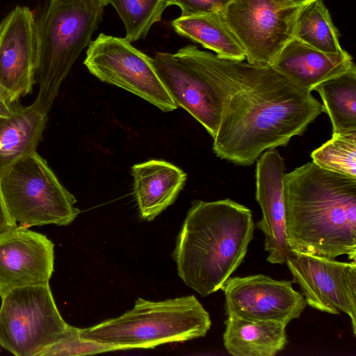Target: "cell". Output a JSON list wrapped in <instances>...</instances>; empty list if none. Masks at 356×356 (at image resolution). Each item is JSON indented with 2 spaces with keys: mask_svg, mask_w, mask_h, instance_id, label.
<instances>
[{
  "mask_svg": "<svg viewBox=\"0 0 356 356\" xmlns=\"http://www.w3.org/2000/svg\"><path fill=\"white\" fill-rule=\"evenodd\" d=\"M48 113L32 104L14 103L11 115L0 118V176L13 163L36 152L42 140Z\"/></svg>",
  "mask_w": 356,
  "mask_h": 356,
  "instance_id": "18",
  "label": "cell"
},
{
  "mask_svg": "<svg viewBox=\"0 0 356 356\" xmlns=\"http://www.w3.org/2000/svg\"><path fill=\"white\" fill-rule=\"evenodd\" d=\"M37 58L33 14L28 7L17 6L0 24V86L13 102L31 92Z\"/></svg>",
  "mask_w": 356,
  "mask_h": 356,
  "instance_id": "13",
  "label": "cell"
},
{
  "mask_svg": "<svg viewBox=\"0 0 356 356\" xmlns=\"http://www.w3.org/2000/svg\"><path fill=\"white\" fill-rule=\"evenodd\" d=\"M284 170V159L275 149L266 150L257 162L256 200L262 212L257 227L265 236L267 261L273 264L286 263L291 252L286 237Z\"/></svg>",
  "mask_w": 356,
  "mask_h": 356,
  "instance_id": "15",
  "label": "cell"
},
{
  "mask_svg": "<svg viewBox=\"0 0 356 356\" xmlns=\"http://www.w3.org/2000/svg\"><path fill=\"white\" fill-rule=\"evenodd\" d=\"M172 26L178 34L200 43L214 51L218 57L240 61L245 60V51L222 14L180 16L172 22Z\"/></svg>",
  "mask_w": 356,
  "mask_h": 356,
  "instance_id": "20",
  "label": "cell"
},
{
  "mask_svg": "<svg viewBox=\"0 0 356 356\" xmlns=\"http://www.w3.org/2000/svg\"><path fill=\"white\" fill-rule=\"evenodd\" d=\"M211 325L209 313L194 296L157 302L138 298L131 310L92 327L80 328V334L124 350L202 337Z\"/></svg>",
  "mask_w": 356,
  "mask_h": 356,
  "instance_id": "5",
  "label": "cell"
},
{
  "mask_svg": "<svg viewBox=\"0 0 356 356\" xmlns=\"http://www.w3.org/2000/svg\"><path fill=\"white\" fill-rule=\"evenodd\" d=\"M294 37L307 44L328 53L343 51L339 33L323 0L301 8Z\"/></svg>",
  "mask_w": 356,
  "mask_h": 356,
  "instance_id": "22",
  "label": "cell"
},
{
  "mask_svg": "<svg viewBox=\"0 0 356 356\" xmlns=\"http://www.w3.org/2000/svg\"><path fill=\"white\" fill-rule=\"evenodd\" d=\"M291 252L356 261V179L308 162L285 173Z\"/></svg>",
  "mask_w": 356,
  "mask_h": 356,
  "instance_id": "2",
  "label": "cell"
},
{
  "mask_svg": "<svg viewBox=\"0 0 356 356\" xmlns=\"http://www.w3.org/2000/svg\"><path fill=\"white\" fill-rule=\"evenodd\" d=\"M49 284L14 289L1 298L0 346L16 356H40L70 331Z\"/></svg>",
  "mask_w": 356,
  "mask_h": 356,
  "instance_id": "8",
  "label": "cell"
},
{
  "mask_svg": "<svg viewBox=\"0 0 356 356\" xmlns=\"http://www.w3.org/2000/svg\"><path fill=\"white\" fill-rule=\"evenodd\" d=\"M291 3L299 6V7H303L306 6L308 3H310L313 1H317V0H286Z\"/></svg>",
  "mask_w": 356,
  "mask_h": 356,
  "instance_id": "29",
  "label": "cell"
},
{
  "mask_svg": "<svg viewBox=\"0 0 356 356\" xmlns=\"http://www.w3.org/2000/svg\"><path fill=\"white\" fill-rule=\"evenodd\" d=\"M254 229L251 210L232 200L193 202L172 254L179 276L203 297L222 289L243 262Z\"/></svg>",
  "mask_w": 356,
  "mask_h": 356,
  "instance_id": "3",
  "label": "cell"
},
{
  "mask_svg": "<svg viewBox=\"0 0 356 356\" xmlns=\"http://www.w3.org/2000/svg\"><path fill=\"white\" fill-rule=\"evenodd\" d=\"M107 0H48L36 23L38 58L34 104L49 113L60 86L102 19Z\"/></svg>",
  "mask_w": 356,
  "mask_h": 356,
  "instance_id": "4",
  "label": "cell"
},
{
  "mask_svg": "<svg viewBox=\"0 0 356 356\" xmlns=\"http://www.w3.org/2000/svg\"><path fill=\"white\" fill-rule=\"evenodd\" d=\"M223 343L233 356H274L286 346V326L270 321H252L228 315Z\"/></svg>",
  "mask_w": 356,
  "mask_h": 356,
  "instance_id": "19",
  "label": "cell"
},
{
  "mask_svg": "<svg viewBox=\"0 0 356 356\" xmlns=\"http://www.w3.org/2000/svg\"><path fill=\"white\" fill-rule=\"evenodd\" d=\"M17 225L10 218L0 191V234Z\"/></svg>",
  "mask_w": 356,
  "mask_h": 356,
  "instance_id": "28",
  "label": "cell"
},
{
  "mask_svg": "<svg viewBox=\"0 0 356 356\" xmlns=\"http://www.w3.org/2000/svg\"><path fill=\"white\" fill-rule=\"evenodd\" d=\"M353 64L352 56L346 50L325 52L293 37L270 67L299 88L312 92L318 85L345 72Z\"/></svg>",
  "mask_w": 356,
  "mask_h": 356,
  "instance_id": "16",
  "label": "cell"
},
{
  "mask_svg": "<svg viewBox=\"0 0 356 356\" xmlns=\"http://www.w3.org/2000/svg\"><path fill=\"white\" fill-rule=\"evenodd\" d=\"M83 63L101 81L134 93L163 112L178 107L157 74L152 58L125 38L100 33L89 44Z\"/></svg>",
  "mask_w": 356,
  "mask_h": 356,
  "instance_id": "10",
  "label": "cell"
},
{
  "mask_svg": "<svg viewBox=\"0 0 356 356\" xmlns=\"http://www.w3.org/2000/svg\"><path fill=\"white\" fill-rule=\"evenodd\" d=\"M131 174L140 215L148 221L175 201L187 179L182 170L163 160L135 164Z\"/></svg>",
  "mask_w": 356,
  "mask_h": 356,
  "instance_id": "17",
  "label": "cell"
},
{
  "mask_svg": "<svg viewBox=\"0 0 356 356\" xmlns=\"http://www.w3.org/2000/svg\"><path fill=\"white\" fill-rule=\"evenodd\" d=\"M222 289L226 314L248 321L286 325L301 315L307 305L291 282L276 280L262 274L229 277Z\"/></svg>",
  "mask_w": 356,
  "mask_h": 356,
  "instance_id": "12",
  "label": "cell"
},
{
  "mask_svg": "<svg viewBox=\"0 0 356 356\" xmlns=\"http://www.w3.org/2000/svg\"><path fill=\"white\" fill-rule=\"evenodd\" d=\"M54 244L41 233L16 225L0 234V297L19 287L49 284Z\"/></svg>",
  "mask_w": 356,
  "mask_h": 356,
  "instance_id": "14",
  "label": "cell"
},
{
  "mask_svg": "<svg viewBox=\"0 0 356 356\" xmlns=\"http://www.w3.org/2000/svg\"><path fill=\"white\" fill-rule=\"evenodd\" d=\"M0 191L17 225H67L80 213L74 196L36 152L18 159L1 174Z\"/></svg>",
  "mask_w": 356,
  "mask_h": 356,
  "instance_id": "7",
  "label": "cell"
},
{
  "mask_svg": "<svg viewBox=\"0 0 356 356\" xmlns=\"http://www.w3.org/2000/svg\"><path fill=\"white\" fill-rule=\"evenodd\" d=\"M213 150L221 159L250 165L266 150L302 135L323 105L270 66L234 63Z\"/></svg>",
  "mask_w": 356,
  "mask_h": 356,
  "instance_id": "1",
  "label": "cell"
},
{
  "mask_svg": "<svg viewBox=\"0 0 356 356\" xmlns=\"http://www.w3.org/2000/svg\"><path fill=\"white\" fill-rule=\"evenodd\" d=\"M152 62L177 106L191 114L213 138L226 99L229 59L190 44L175 54L158 52Z\"/></svg>",
  "mask_w": 356,
  "mask_h": 356,
  "instance_id": "6",
  "label": "cell"
},
{
  "mask_svg": "<svg viewBox=\"0 0 356 356\" xmlns=\"http://www.w3.org/2000/svg\"><path fill=\"white\" fill-rule=\"evenodd\" d=\"M111 4L126 29L129 42L144 39L149 29L161 19L166 0H107Z\"/></svg>",
  "mask_w": 356,
  "mask_h": 356,
  "instance_id": "23",
  "label": "cell"
},
{
  "mask_svg": "<svg viewBox=\"0 0 356 356\" xmlns=\"http://www.w3.org/2000/svg\"><path fill=\"white\" fill-rule=\"evenodd\" d=\"M14 103L6 92L0 86V118L11 115L14 110Z\"/></svg>",
  "mask_w": 356,
  "mask_h": 356,
  "instance_id": "27",
  "label": "cell"
},
{
  "mask_svg": "<svg viewBox=\"0 0 356 356\" xmlns=\"http://www.w3.org/2000/svg\"><path fill=\"white\" fill-rule=\"evenodd\" d=\"M123 350L120 346L83 338L80 328L72 326L70 332L60 341L44 350L40 356L88 355Z\"/></svg>",
  "mask_w": 356,
  "mask_h": 356,
  "instance_id": "25",
  "label": "cell"
},
{
  "mask_svg": "<svg viewBox=\"0 0 356 356\" xmlns=\"http://www.w3.org/2000/svg\"><path fill=\"white\" fill-rule=\"evenodd\" d=\"M311 157L324 170L356 179V131L332 134Z\"/></svg>",
  "mask_w": 356,
  "mask_h": 356,
  "instance_id": "24",
  "label": "cell"
},
{
  "mask_svg": "<svg viewBox=\"0 0 356 356\" xmlns=\"http://www.w3.org/2000/svg\"><path fill=\"white\" fill-rule=\"evenodd\" d=\"M316 90L332 125V134L356 131V67L319 85Z\"/></svg>",
  "mask_w": 356,
  "mask_h": 356,
  "instance_id": "21",
  "label": "cell"
},
{
  "mask_svg": "<svg viewBox=\"0 0 356 356\" xmlns=\"http://www.w3.org/2000/svg\"><path fill=\"white\" fill-rule=\"evenodd\" d=\"M300 9L286 0H229L222 15L247 62L270 66L294 37Z\"/></svg>",
  "mask_w": 356,
  "mask_h": 356,
  "instance_id": "9",
  "label": "cell"
},
{
  "mask_svg": "<svg viewBox=\"0 0 356 356\" xmlns=\"http://www.w3.org/2000/svg\"><path fill=\"white\" fill-rule=\"evenodd\" d=\"M229 0H166L167 6H177L181 17L204 13L223 14Z\"/></svg>",
  "mask_w": 356,
  "mask_h": 356,
  "instance_id": "26",
  "label": "cell"
},
{
  "mask_svg": "<svg viewBox=\"0 0 356 356\" xmlns=\"http://www.w3.org/2000/svg\"><path fill=\"white\" fill-rule=\"evenodd\" d=\"M286 263L299 285L307 305L332 314L341 312L350 318L356 336V261L290 252Z\"/></svg>",
  "mask_w": 356,
  "mask_h": 356,
  "instance_id": "11",
  "label": "cell"
}]
</instances>
